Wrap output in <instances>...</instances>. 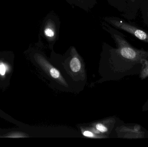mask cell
Instances as JSON below:
<instances>
[{
	"label": "cell",
	"mask_w": 148,
	"mask_h": 147,
	"mask_svg": "<svg viewBox=\"0 0 148 147\" xmlns=\"http://www.w3.org/2000/svg\"><path fill=\"white\" fill-rule=\"evenodd\" d=\"M143 0H127V7L121 15L127 20H131L136 19L140 7Z\"/></svg>",
	"instance_id": "obj_4"
},
{
	"label": "cell",
	"mask_w": 148,
	"mask_h": 147,
	"mask_svg": "<svg viewBox=\"0 0 148 147\" xmlns=\"http://www.w3.org/2000/svg\"><path fill=\"white\" fill-rule=\"evenodd\" d=\"M110 6L121 13H123L127 7V0H107Z\"/></svg>",
	"instance_id": "obj_6"
},
{
	"label": "cell",
	"mask_w": 148,
	"mask_h": 147,
	"mask_svg": "<svg viewBox=\"0 0 148 147\" xmlns=\"http://www.w3.org/2000/svg\"><path fill=\"white\" fill-rule=\"evenodd\" d=\"M72 7H77L86 12H89L97 3V0H65Z\"/></svg>",
	"instance_id": "obj_5"
},
{
	"label": "cell",
	"mask_w": 148,
	"mask_h": 147,
	"mask_svg": "<svg viewBox=\"0 0 148 147\" xmlns=\"http://www.w3.org/2000/svg\"><path fill=\"white\" fill-rule=\"evenodd\" d=\"M102 20L113 27L126 32L140 40L148 43V31L136 24L116 16H105Z\"/></svg>",
	"instance_id": "obj_2"
},
{
	"label": "cell",
	"mask_w": 148,
	"mask_h": 147,
	"mask_svg": "<svg viewBox=\"0 0 148 147\" xmlns=\"http://www.w3.org/2000/svg\"><path fill=\"white\" fill-rule=\"evenodd\" d=\"M140 11L143 22L148 27V0H143L141 4Z\"/></svg>",
	"instance_id": "obj_7"
},
{
	"label": "cell",
	"mask_w": 148,
	"mask_h": 147,
	"mask_svg": "<svg viewBox=\"0 0 148 147\" xmlns=\"http://www.w3.org/2000/svg\"><path fill=\"white\" fill-rule=\"evenodd\" d=\"M6 69L4 66L3 64L0 65V74L1 75H4L5 74Z\"/></svg>",
	"instance_id": "obj_10"
},
{
	"label": "cell",
	"mask_w": 148,
	"mask_h": 147,
	"mask_svg": "<svg viewBox=\"0 0 148 147\" xmlns=\"http://www.w3.org/2000/svg\"><path fill=\"white\" fill-rule=\"evenodd\" d=\"M83 134L84 136L87 137H90V138H94L95 137V135L93 133L88 131V130H85L83 132Z\"/></svg>",
	"instance_id": "obj_9"
},
{
	"label": "cell",
	"mask_w": 148,
	"mask_h": 147,
	"mask_svg": "<svg viewBox=\"0 0 148 147\" xmlns=\"http://www.w3.org/2000/svg\"><path fill=\"white\" fill-rule=\"evenodd\" d=\"M95 128L99 133H105L108 131V129L102 123H97L96 125Z\"/></svg>",
	"instance_id": "obj_8"
},
{
	"label": "cell",
	"mask_w": 148,
	"mask_h": 147,
	"mask_svg": "<svg viewBox=\"0 0 148 147\" xmlns=\"http://www.w3.org/2000/svg\"><path fill=\"white\" fill-rule=\"evenodd\" d=\"M33 57L37 64L50 78L53 79L55 81L60 82L63 84H66V81L64 80L60 72L50 64V62L48 60L47 56L42 52L39 50L35 51L33 54Z\"/></svg>",
	"instance_id": "obj_3"
},
{
	"label": "cell",
	"mask_w": 148,
	"mask_h": 147,
	"mask_svg": "<svg viewBox=\"0 0 148 147\" xmlns=\"http://www.w3.org/2000/svg\"><path fill=\"white\" fill-rule=\"evenodd\" d=\"M60 24V17L53 11L48 14L42 21L40 35L47 41L51 50L59 39Z\"/></svg>",
	"instance_id": "obj_1"
}]
</instances>
